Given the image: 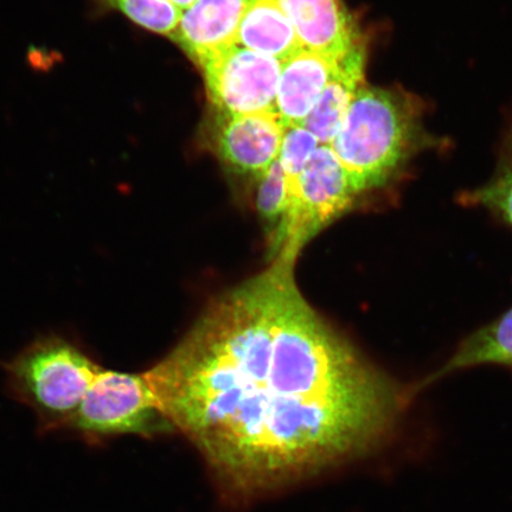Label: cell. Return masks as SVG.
<instances>
[{"label":"cell","instance_id":"1","mask_svg":"<svg viewBox=\"0 0 512 512\" xmlns=\"http://www.w3.org/2000/svg\"><path fill=\"white\" fill-rule=\"evenodd\" d=\"M297 259L217 297L144 375L229 495L248 498L370 456L409 394L300 292Z\"/></svg>","mask_w":512,"mask_h":512},{"label":"cell","instance_id":"2","mask_svg":"<svg viewBox=\"0 0 512 512\" xmlns=\"http://www.w3.org/2000/svg\"><path fill=\"white\" fill-rule=\"evenodd\" d=\"M422 105L399 88L363 86L330 147L358 195L387 185L431 140Z\"/></svg>","mask_w":512,"mask_h":512},{"label":"cell","instance_id":"3","mask_svg":"<svg viewBox=\"0 0 512 512\" xmlns=\"http://www.w3.org/2000/svg\"><path fill=\"white\" fill-rule=\"evenodd\" d=\"M100 370L78 345L59 336L38 339L5 366L12 393L47 431L68 427Z\"/></svg>","mask_w":512,"mask_h":512},{"label":"cell","instance_id":"4","mask_svg":"<svg viewBox=\"0 0 512 512\" xmlns=\"http://www.w3.org/2000/svg\"><path fill=\"white\" fill-rule=\"evenodd\" d=\"M358 196L334 151L329 145H320L292 183L290 210L270 241L271 259L280 254L298 259L306 243L348 213Z\"/></svg>","mask_w":512,"mask_h":512},{"label":"cell","instance_id":"5","mask_svg":"<svg viewBox=\"0 0 512 512\" xmlns=\"http://www.w3.org/2000/svg\"><path fill=\"white\" fill-rule=\"evenodd\" d=\"M68 428L87 439L137 434L143 437L172 430L143 374L101 369Z\"/></svg>","mask_w":512,"mask_h":512},{"label":"cell","instance_id":"6","mask_svg":"<svg viewBox=\"0 0 512 512\" xmlns=\"http://www.w3.org/2000/svg\"><path fill=\"white\" fill-rule=\"evenodd\" d=\"M200 66L209 99L222 115L277 112L283 62L234 44Z\"/></svg>","mask_w":512,"mask_h":512},{"label":"cell","instance_id":"7","mask_svg":"<svg viewBox=\"0 0 512 512\" xmlns=\"http://www.w3.org/2000/svg\"><path fill=\"white\" fill-rule=\"evenodd\" d=\"M284 130L277 112L221 115L217 152L235 171L260 177L277 162Z\"/></svg>","mask_w":512,"mask_h":512},{"label":"cell","instance_id":"8","mask_svg":"<svg viewBox=\"0 0 512 512\" xmlns=\"http://www.w3.org/2000/svg\"><path fill=\"white\" fill-rule=\"evenodd\" d=\"M302 47L342 59L362 43L360 30L342 0H277Z\"/></svg>","mask_w":512,"mask_h":512},{"label":"cell","instance_id":"9","mask_svg":"<svg viewBox=\"0 0 512 512\" xmlns=\"http://www.w3.org/2000/svg\"><path fill=\"white\" fill-rule=\"evenodd\" d=\"M252 0H196L183 11L172 40L201 63L236 44L241 19Z\"/></svg>","mask_w":512,"mask_h":512},{"label":"cell","instance_id":"10","mask_svg":"<svg viewBox=\"0 0 512 512\" xmlns=\"http://www.w3.org/2000/svg\"><path fill=\"white\" fill-rule=\"evenodd\" d=\"M339 59L302 49L281 67L277 113L286 125H302L334 75Z\"/></svg>","mask_w":512,"mask_h":512},{"label":"cell","instance_id":"11","mask_svg":"<svg viewBox=\"0 0 512 512\" xmlns=\"http://www.w3.org/2000/svg\"><path fill=\"white\" fill-rule=\"evenodd\" d=\"M367 49L363 42L339 59L334 75L302 124L320 145H329L344 123L355 96L366 86Z\"/></svg>","mask_w":512,"mask_h":512},{"label":"cell","instance_id":"12","mask_svg":"<svg viewBox=\"0 0 512 512\" xmlns=\"http://www.w3.org/2000/svg\"><path fill=\"white\" fill-rule=\"evenodd\" d=\"M236 44L285 62L302 50L296 29L277 0H252L243 15Z\"/></svg>","mask_w":512,"mask_h":512},{"label":"cell","instance_id":"13","mask_svg":"<svg viewBox=\"0 0 512 512\" xmlns=\"http://www.w3.org/2000/svg\"><path fill=\"white\" fill-rule=\"evenodd\" d=\"M488 363L512 367V309L467 338L445 366L409 389V396L413 399L421 389L453 371Z\"/></svg>","mask_w":512,"mask_h":512},{"label":"cell","instance_id":"14","mask_svg":"<svg viewBox=\"0 0 512 512\" xmlns=\"http://www.w3.org/2000/svg\"><path fill=\"white\" fill-rule=\"evenodd\" d=\"M91 12L94 18L119 12L138 27L170 38L183 14L169 0H91Z\"/></svg>","mask_w":512,"mask_h":512},{"label":"cell","instance_id":"15","mask_svg":"<svg viewBox=\"0 0 512 512\" xmlns=\"http://www.w3.org/2000/svg\"><path fill=\"white\" fill-rule=\"evenodd\" d=\"M291 201L292 184L277 160L265 174L260 176L258 191H256V210L270 228L268 229L270 241L283 224L290 210Z\"/></svg>","mask_w":512,"mask_h":512},{"label":"cell","instance_id":"16","mask_svg":"<svg viewBox=\"0 0 512 512\" xmlns=\"http://www.w3.org/2000/svg\"><path fill=\"white\" fill-rule=\"evenodd\" d=\"M463 200L466 204L495 211L512 227V126L501 171L498 172L494 181L484 185L483 188L467 192Z\"/></svg>","mask_w":512,"mask_h":512},{"label":"cell","instance_id":"17","mask_svg":"<svg viewBox=\"0 0 512 512\" xmlns=\"http://www.w3.org/2000/svg\"><path fill=\"white\" fill-rule=\"evenodd\" d=\"M319 146L315 134L303 125L285 126L278 160L291 184L302 175Z\"/></svg>","mask_w":512,"mask_h":512},{"label":"cell","instance_id":"18","mask_svg":"<svg viewBox=\"0 0 512 512\" xmlns=\"http://www.w3.org/2000/svg\"><path fill=\"white\" fill-rule=\"evenodd\" d=\"M171 4H174L176 8L181 11H185L191 8L195 4L196 0H169Z\"/></svg>","mask_w":512,"mask_h":512}]
</instances>
